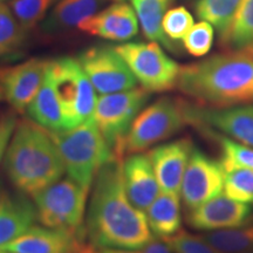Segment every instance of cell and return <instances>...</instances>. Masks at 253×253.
Returning a JSON list of instances; mask_svg holds the SVG:
<instances>
[{"instance_id":"52a82bcc","label":"cell","mask_w":253,"mask_h":253,"mask_svg":"<svg viewBox=\"0 0 253 253\" xmlns=\"http://www.w3.org/2000/svg\"><path fill=\"white\" fill-rule=\"evenodd\" d=\"M136 80L149 93H163L177 87L181 66L164 52L160 43L126 42L115 46Z\"/></svg>"},{"instance_id":"e575fe53","label":"cell","mask_w":253,"mask_h":253,"mask_svg":"<svg viewBox=\"0 0 253 253\" xmlns=\"http://www.w3.org/2000/svg\"><path fill=\"white\" fill-rule=\"evenodd\" d=\"M172 249L166 239L160 237H151L149 242L142 248L141 253H172Z\"/></svg>"},{"instance_id":"8d00e7d4","label":"cell","mask_w":253,"mask_h":253,"mask_svg":"<svg viewBox=\"0 0 253 253\" xmlns=\"http://www.w3.org/2000/svg\"><path fill=\"white\" fill-rule=\"evenodd\" d=\"M94 253H141V252H136V251H131V250H125V249H112V248H103V249H99V251H96Z\"/></svg>"},{"instance_id":"4dcf8cb0","label":"cell","mask_w":253,"mask_h":253,"mask_svg":"<svg viewBox=\"0 0 253 253\" xmlns=\"http://www.w3.org/2000/svg\"><path fill=\"white\" fill-rule=\"evenodd\" d=\"M214 40V30L211 24L208 21H199L183 39V46L186 52L195 58L205 56L212 48Z\"/></svg>"},{"instance_id":"ba28073f","label":"cell","mask_w":253,"mask_h":253,"mask_svg":"<svg viewBox=\"0 0 253 253\" xmlns=\"http://www.w3.org/2000/svg\"><path fill=\"white\" fill-rule=\"evenodd\" d=\"M88 189L69 178L59 179L33 194L37 217L50 229L79 232L84 219Z\"/></svg>"},{"instance_id":"d4e9b609","label":"cell","mask_w":253,"mask_h":253,"mask_svg":"<svg viewBox=\"0 0 253 253\" xmlns=\"http://www.w3.org/2000/svg\"><path fill=\"white\" fill-rule=\"evenodd\" d=\"M242 0H198L195 12L203 21H208L219 33L221 41L226 37Z\"/></svg>"},{"instance_id":"60d3db41","label":"cell","mask_w":253,"mask_h":253,"mask_svg":"<svg viewBox=\"0 0 253 253\" xmlns=\"http://www.w3.org/2000/svg\"><path fill=\"white\" fill-rule=\"evenodd\" d=\"M0 99H1V93H0Z\"/></svg>"},{"instance_id":"d590c367","label":"cell","mask_w":253,"mask_h":253,"mask_svg":"<svg viewBox=\"0 0 253 253\" xmlns=\"http://www.w3.org/2000/svg\"><path fill=\"white\" fill-rule=\"evenodd\" d=\"M68 253H94V250L91 246H84L80 240H79Z\"/></svg>"},{"instance_id":"2e32d148","label":"cell","mask_w":253,"mask_h":253,"mask_svg":"<svg viewBox=\"0 0 253 253\" xmlns=\"http://www.w3.org/2000/svg\"><path fill=\"white\" fill-rule=\"evenodd\" d=\"M77 28L89 36L123 42L137 36L138 19L130 5L118 1L82 21Z\"/></svg>"},{"instance_id":"d6986e66","label":"cell","mask_w":253,"mask_h":253,"mask_svg":"<svg viewBox=\"0 0 253 253\" xmlns=\"http://www.w3.org/2000/svg\"><path fill=\"white\" fill-rule=\"evenodd\" d=\"M37 218V209L26 198L0 197V249L26 232Z\"/></svg>"},{"instance_id":"603a6c76","label":"cell","mask_w":253,"mask_h":253,"mask_svg":"<svg viewBox=\"0 0 253 253\" xmlns=\"http://www.w3.org/2000/svg\"><path fill=\"white\" fill-rule=\"evenodd\" d=\"M131 2L144 37L170 52L178 53L179 46L168 39L162 30V19L173 0H131Z\"/></svg>"},{"instance_id":"d6a6232c","label":"cell","mask_w":253,"mask_h":253,"mask_svg":"<svg viewBox=\"0 0 253 253\" xmlns=\"http://www.w3.org/2000/svg\"><path fill=\"white\" fill-rule=\"evenodd\" d=\"M164 239V238H163ZM173 253H221L214 249L203 236L178 231L176 235L166 238Z\"/></svg>"},{"instance_id":"74e56055","label":"cell","mask_w":253,"mask_h":253,"mask_svg":"<svg viewBox=\"0 0 253 253\" xmlns=\"http://www.w3.org/2000/svg\"><path fill=\"white\" fill-rule=\"evenodd\" d=\"M0 253H12V252H8V251H0Z\"/></svg>"},{"instance_id":"6da1fadb","label":"cell","mask_w":253,"mask_h":253,"mask_svg":"<svg viewBox=\"0 0 253 253\" xmlns=\"http://www.w3.org/2000/svg\"><path fill=\"white\" fill-rule=\"evenodd\" d=\"M87 233L97 249L140 250L153 237L145 213L126 196L122 160L115 156L103 164L94 178Z\"/></svg>"},{"instance_id":"9a60e30c","label":"cell","mask_w":253,"mask_h":253,"mask_svg":"<svg viewBox=\"0 0 253 253\" xmlns=\"http://www.w3.org/2000/svg\"><path fill=\"white\" fill-rule=\"evenodd\" d=\"M188 211L186 223L192 229L211 232L245 224L250 219L251 207L220 194Z\"/></svg>"},{"instance_id":"8fae6325","label":"cell","mask_w":253,"mask_h":253,"mask_svg":"<svg viewBox=\"0 0 253 253\" xmlns=\"http://www.w3.org/2000/svg\"><path fill=\"white\" fill-rule=\"evenodd\" d=\"M224 171L220 162L194 148L182 179L181 195L186 210L197 208L224 190Z\"/></svg>"},{"instance_id":"e0dca14e","label":"cell","mask_w":253,"mask_h":253,"mask_svg":"<svg viewBox=\"0 0 253 253\" xmlns=\"http://www.w3.org/2000/svg\"><path fill=\"white\" fill-rule=\"evenodd\" d=\"M122 175L129 201L138 210L147 211L161 192L148 155L131 154L122 161Z\"/></svg>"},{"instance_id":"b9f144b4","label":"cell","mask_w":253,"mask_h":253,"mask_svg":"<svg viewBox=\"0 0 253 253\" xmlns=\"http://www.w3.org/2000/svg\"><path fill=\"white\" fill-rule=\"evenodd\" d=\"M252 253H253V252H252Z\"/></svg>"},{"instance_id":"f546056e","label":"cell","mask_w":253,"mask_h":253,"mask_svg":"<svg viewBox=\"0 0 253 253\" xmlns=\"http://www.w3.org/2000/svg\"><path fill=\"white\" fill-rule=\"evenodd\" d=\"M224 194L242 203H253V170L240 168L226 171Z\"/></svg>"},{"instance_id":"836d02e7","label":"cell","mask_w":253,"mask_h":253,"mask_svg":"<svg viewBox=\"0 0 253 253\" xmlns=\"http://www.w3.org/2000/svg\"><path fill=\"white\" fill-rule=\"evenodd\" d=\"M17 122V118L13 114H7L0 119V161L7 150L8 142L13 135Z\"/></svg>"},{"instance_id":"1f68e13d","label":"cell","mask_w":253,"mask_h":253,"mask_svg":"<svg viewBox=\"0 0 253 253\" xmlns=\"http://www.w3.org/2000/svg\"><path fill=\"white\" fill-rule=\"evenodd\" d=\"M194 26V17L184 6L168 9L162 19V30L166 37L172 42L184 39Z\"/></svg>"},{"instance_id":"5b68a950","label":"cell","mask_w":253,"mask_h":253,"mask_svg":"<svg viewBox=\"0 0 253 253\" xmlns=\"http://www.w3.org/2000/svg\"><path fill=\"white\" fill-rule=\"evenodd\" d=\"M189 104L178 99L161 97L150 104L131 123L128 132L114 148V156L138 154L171 137L190 123Z\"/></svg>"},{"instance_id":"30bf717a","label":"cell","mask_w":253,"mask_h":253,"mask_svg":"<svg viewBox=\"0 0 253 253\" xmlns=\"http://www.w3.org/2000/svg\"><path fill=\"white\" fill-rule=\"evenodd\" d=\"M78 61L100 95L132 89L137 84L115 47H89L80 53Z\"/></svg>"},{"instance_id":"7a4b0ae2","label":"cell","mask_w":253,"mask_h":253,"mask_svg":"<svg viewBox=\"0 0 253 253\" xmlns=\"http://www.w3.org/2000/svg\"><path fill=\"white\" fill-rule=\"evenodd\" d=\"M177 87L203 106L227 108L253 103V55L224 53L181 69Z\"/></svg>"},{"instance_id":"f35d334b","label":"cell","mask_w":253,"mask_h":253,"mask_svg":"<svg viewBox=\"0 0 253 253\" xmlns=\"http://www.w3.org/2000/svg\"><path fill=\"white\" fill-rule=\"evenodd\" d=\"M116 1H125V0H116Z\"/></svg>"},{"instance_id":"ac0fdd59","label":"cell","mask_w":253,"mask_h":253,"mask_svg":"<svg viewBox=\"0 0 253 253\" xmlns=\"http://www.w3.org/2000/svg\"><path fill=\"white\" fill-rule=\"evenodd\" d=\"M79 232L32 226L20 237L2 246L12 253H68L80 240Z\"/></svg>"},{"instance_id":"3957f363","label":"cell","mask_w":253,"mask_h":253,"mask_svg":"<svg viewBox=\"0 0 253 253\" xmlns=\"http://www.w3.org/2000/svg\"><path fill=\"white\" fill-rule=\"evenodd\" d=\"M5 169L12 183L30 195L59 181L66 170L49 131L30 121L17 123L6 150Z\"/></svg>"},{"instance_id":"8992f818","label":"cell","mask_w":253,"mask_h":253,"mask_svg":"<svg viewBox=\"0 0 253 253\" xmlns=\"http://www.w3.org/2000/svg\"><path fill=\"white\" fill-rule=\"evenodd\" d=\"M54 89L61 107L65 129H73L93 118L96 93L78 59L60 58L49 63Z\"/></svg>"},{"instance_id":"ab89813d","label":"cell","mask_w":253,"mask_h":253,"mask_svg":"<svg viewBox=\"0 0 253 253\" xmlns=\"http://www.w3.org/2000/svg\"><path fill=\"white\" fill-rule=\"evenodd\" d=\"M0 2H5V0H0Z\"/></svg>"},{"instance_id":"7c38bea8","label":"cell","mask_w":253,"mask_h":253,"mask_svg":"<svg viewBox=\"0 0 253 253\" xmlns=\"http://www.w3.org/2000/svg\"><path fill=\"white\" fill-rule=\"evenodd\" d=\"M48 60L31 59L13 67L0 69V93L19 113H24L39 91Z\"/></svg>"},{"instance_id":"83f0119b","label":"cell","mask_w":253,"mask_h":253,"mask_svg":"<svg viewBox=\"0 0 253 253\" xmlns=\"http://www.w3.org/2000/svg\"><path fill=\"white\" fill-rule=\"evenodd\" d=\"M60 0H11L7 6L15 20L25 31H30L46 19Z\"/></svg>"},{"instance_id":"7402d4cb","label":"cell","mask_w":253,"mask_h":253,"mask_svg":"<svg viewBox=\"0 0 253 253\" xmlns=\"http://www.w3.org/2000/svg\"><path fill=\"white\" fill-rule=\"evenodd\" d=\"M149 229L160 238H169L182 230L179 195L161 191L156 199L147 209Z\"/></svg>"},{"instance_id":"277c9868","label":"cell","mask_w":253,"mask_h":253,"mask_svg":"<svg viewBox=\"0 0 253 253\" xmlns=\"http://www.w3.org/2000/svg\"><path fill=\"white\" fill-rule=\"evenodd\" d=\"M49 134L58 147L68 176L89 190L97 171L114 157L94 119L73 129L49 131Z\"/></svg>"},{"instance_id":"ffe728a7","label":"cell","mask_w":253,"mask_h":253,"mask_svg":"<svg viewBox=\"0 0 253 253\" xmlns=\"http://www.w3.org/2000/svg\"><path fill=\"white\" fill-rule=\"evenodd\" d=\"M107 0H60L42 23L47 33H59L72 28L93 17Z\"/></svg>"},{"instance_id":"5bb4252c","label":"cell","mask_w":253,"mask_h":253,"mask_svg":"<svg viewBox=\"0 0 253 253\" xmlns=\"http://www.w3.org/2000/svg\"><path fill=\"white\" fill-rule=\"evenodd\" d=\"M191 138L184 137L160 144L148 154L161 191L179 195L182 179L194 150Z\"/></svg>"},{"instance_id":"f1b7e54d","label":"cell","mask_w":253,"mask_h":253,"mask_svg":"<svg viewBox=\"0 0 253 253\" xmlns=\"http://www.w3.org/2000/svg\"><path fill=\"white\" fill-rule=\"evenodd\" d=\"M26 39V31L15 20L5 2H0V55L17 50Z\"/></svg>"},{"instance_id":"9c48e42d","label":"cell","mask_w":253,"mask_h":253,"mask_svg":"<svg viewBox=\"0 0 253 253\" xmlns=\"http://www.w3.org/2000/svg\"><path fill=\"white\" fill-rule=\"evenodd\" d=\"M149 94L143 88L135 87L97 97L93 119L110 149L114 150L126 135L131 123L149 99Z\"/></svg>"},{"instance_id":"cb8c5ba5","label":"cell","mask_w":253,"mask_h":253,"mask_svg":"<svg viewBox=\"0 0 253 253\" xmlns=\"http://www.w3.org/2000/svg\"><path fill=\"white\" fill-rule=\"evenodd\" d=\"M203 237L221 253H252L253 219L237 227L211 231Z\"/></svg>"},{"instance_id":"44dd1931","label":"cell","mask_w":253,"mask_h":253,"mask_svg":"<svg viewBox=\"0 0 253 253\" xmlns=\"http://www.w3.org/2000/svg\"><path fill=\"white\" fill-rule=\"evenodd\" d=\"M27 112L34 122L48 131L65 130L61 107L56 96L49 66L39 91L27 107Z\"/></svg>"},{"instance_id":"4fadbf2b","label":"cell","mask_w":253,"mask_h":253,"mask_svg":"<svg viewBox=\"0 0 253 253\" xmlns=\"http://www.w3.org/2000/svg\"><path fill=\"white\" fill-rule=\"evenodd\" d=\"M191 125L214 128L239 143L253 148V104L227 108L188 107Z\"/></svg>"},{"instance_id":"484cf974","label":"cell","mask_w":253,"mask_h":253,"mask_svg":"<svg viewBox=\"0 0 253 253\" xmlns=\"http://www.w3.org/2000/svg\"><path fill=\"white\" fill-rule=\"evenodd\" d=\"M223 42L253 55V0H242Z\"/></svg>"},{"instance_id":"4316f807","label":"cell","mask_w":253,"mask_h":253,"mask_svg":"<svg viewBox=\"0 0 253 253\" xmlns=\"http://www.w3.org/2000/svg\"><path fill=\"white\" fill-rule=\"evenodd\" d=\"M204 131L210 134L213 140H217L221 151L220 163L223 166L224 171H230L233 169H245L253 170V148L249 145L239 143L227 136L218 135L216 131L211 130L210 128L204 126Z\"/></svg>"}]
</instances>
